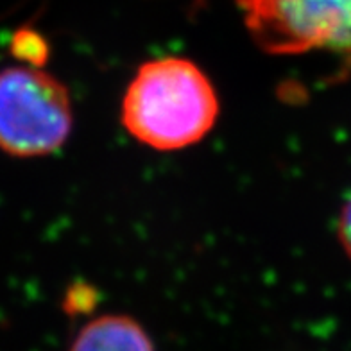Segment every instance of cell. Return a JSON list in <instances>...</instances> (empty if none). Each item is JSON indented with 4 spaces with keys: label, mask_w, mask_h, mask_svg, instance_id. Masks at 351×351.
I'll use <instances>...</instances> for the list:
<instances>
[{
    "label": "cell",
    "mask_w": 351,
    "mask_h": 351,
    "mask_svg": "<svg viewBox=\"0 0 351 351\" xmlns=\"http://www.w3.org/2000/svg\"><path fill=\"white\" fill-rule=\"evenodd\" d=\"M254 43L273 56H351V0H235Z\"/></svg>",
    "instance_id": "cell-3"
},
{
    "label": "cell",
    "mask_w": 351,
    "mask_h": 351,
    "mask_svg": "<svg viewBox=\"0 0 351 351\" xmlns=\"http://www.w3.org/2000/svg\"><path fill=\"white\" fill-rule=\"evenodd\" d=\"M70 351H154V344L130 315H102L84 324Z\"/></svg>",
    "instance_id": "cell-4"
},
{
    "label": "cell",
    "mask_w": 351,
    "mask_h": 351,
    "mask_svg": "<svg viewBox=\"0 0 351 351\" xmlns=\"http://www.w3.org/2000/svg\"><path fill=\"white\" fill-rule=\"evenodd\" d=\"M121 119L125 131L143 145L180 151L213 130L219 97L201 66L169 56L136 70L122 99Z\"/></svg>",
    "instance_id": "cell-1"
},
{
    "label": "cell",
    "mask_w": 351,
    "mask_h": 351,
    "mask_svg": "<svg viewBox=\"0 0 351 351\" xmlns=\"http://www.w3.org/2000/svg\"><path fill=\"white\" fill-rule=\"evenodd\" d=\"M11 52L27 65L42 66L49 58V43L34 29H19L11 42Z\"/></svg>",
    "instance_id": "cell-5"
},
{
    "label": "cell",
    "mask_w": 351,
    "mask_h": 351,
    "mask_svg": "<svg viewBox=\"0 0 351 351\" xmlns=\"http://www.w3.org/2000/svg\"><path fill=\"white\" fill-rule=\"evenodd\" d=\"M74 124L69 88L42 66L0 70V149L38 158L65 145Z\"/></svg>",
    "instance_id": "cell-2"
},
{
    "label": "cell",
    "mask_w": 351,
    "mask_h": 351,
    "mask_svg": "<svg viewBox=\"0 0 351 351\" xmlns=\"http://www.w3.org/2000/svg\"><path fill=\"white\" fill-rule=\"evenodd\" d=\"M337 233L342 250L351 258V195L346 199V203L341 210V215H339Z\"/></svg>",
    "instance_id": "cell-6"
},
{
    "label": "cell",
    "mask_w": 351,
    "mask_h": 351,
    "mask_svg": "<svg viewBox=\"0 0 351 351\" xmlns=\"http://www.w3.org/2000/svg\"><path fill=\"white\" fill-rule=\"evenodd\" d=\"M88 296H93V291L92 289H86L84 285L70 289L69 296H66V300H65L66 305L70 306V312H74L77 306H79V310L86 308Z\"/></svg>",
    "instance_id": "cell-7"
}]
</instances>
